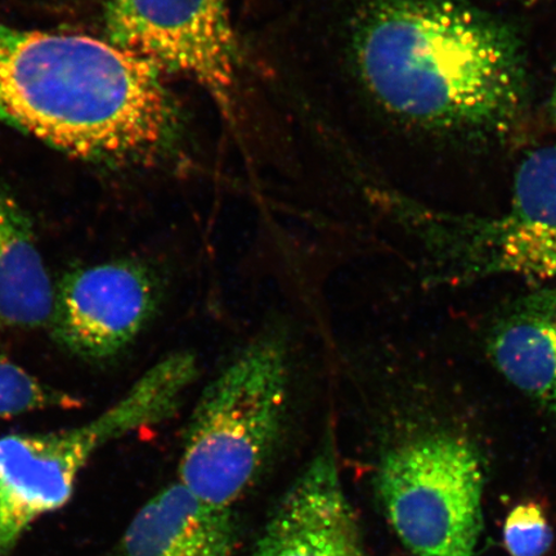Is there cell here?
Here are the masks:
<instances>
[{
    "label": "cell",
    "instance_id": "obj_12",
    "mask_svg": "<svg viewBox=\"0 0 556 556\" xmlns=\"http://www.w3.org/2000/svg\"><path fill=\"white\" fill-rule=\"evenodd\" d=\"M81 401L35 378L0 353V419L51 408H75Z\"/></svg>",
    "mask_w": 556,
    "mask_h": 556
},
{
    "label": "cell",
    "instance_id": "obj_1",
    "mask_svg": "<svg viewBox=\"0 0 556 556\" xmlns=\"http://www.w3.org/2000/svg\"><path fill=\"white\" fill-rule=\"evenodd\" d=\"M353 51L374 100L416 128L486 138L506 135L525 113L523 45L468 0H370Z\"/></svg>",
    "mask_w": 556,
    "mask_h": 556
},
{
    "label": "cell",
    "instance_id": "obj_3",
    "mask_svg": "<svg viewBox=\"0 0 556 556\" xmlns=\"http://www.w3.org/2000/svg\"><path fill=\"white\" fill-rule=\"evenodd\" d=\"M290 401L287 340L264 333L201 393L187 426L178 482L204 503L231 509L273 456Z\"/></svg>",
    "mask_w": 556,
    "mask_h": 556
},
{
    "label": "cell",
    "instance_id": "obj_15",
    "mask_svg": "<svg viewBox=\"0 0 556 556\" xmlns=\"http://www.w3.org/2000/svg\"><path fill=\"white\" fill-rule=\"evenodd\" d=\"M525 2H536V0H525Z\"/></svg>",
    "mask_w": 556,
    "mask_h": 556
},
{
    "label": "cell",
    "instance_id": "obj_8",
    "mask_svg": "<svg viewBox=\"0 0 556 556\" xmlns=\"http://www.w3.org/2000/svg\"><path fill=\"white\" fill-rule=\"evenodd\" d=\"M252 556H368L340 481L332 434L291 484Z\"/></svg>",
    "mask_w": 556,
    "mask_h": 556
},
{
    "label": "cell",
    "instance_id": "obj_14",
    "mask_svg": "<svg viewBox=\"0 0 556 556\" xmlns=\"http://www.w3.org/2000/svg\"><path fill=\"white\" fill-rule=\"evenodd\" d=\"M551 110H552V115L554 117V121L556 123V83H555V88H554V92H553V97H552Z\"/></svg>",
    "mask_w": 556,
    "mask_h": 556
},
{
    "label": "cell",
    "instance_id": "obj_7",
    "mask_svg": "<svg viewBox=\"0 0 556 556\" xmlns=\"http://www.w3.org/2000/svg\"><path fill=\"white\" fill-rule=\"evenodd\" d=\"M460 225V253L472 270L556 278V146L534 150L521 162L509 212Z\"/></svg>",
    "mask_w": 556,
    "mask_h": 556
},
{
    "label": "cell",
    "instance_id": "obj_10",
    "mask_svg": "<svg viewBox=\"0 0 556 556\" xmlns=\"http://www.w3.org/2000/svg\"><path fill=\"white\" fill-rule=\"evenodd\" d=\"M489 352L511 386L556 413V287L514 303L493 326Z\"/></svg>",
    "mask_w": 556,
    "mask_h": 556
},
{
    "label": "cell",
    "instance_id": "obj_5",
    "mask_svg": "<svg viewBox=\"0 0 556 556\" xmlns=\"http://www.w3.org/2000/svg\"><path fill=\"white\" fill-rule=\"evenodd\" d=\"M111 43L138 55L160 73L187 76L231 111L238 48L228 0H108Z\"/></svg>",
    "mask_w": 556,
    "mask_h": 556
},
{
    "label": "cell",
    "instance_id": "obj_4",
    "mask_svg": "<svg viewBox=\"0 0 556 556\" xmlns=\"http://www.w3.org/2000/svg\"><path fill=\"white\" fill-rule=\"evenodd\" d=\"M377 485L393 530L415 556H475L483 470L467 440L433 433L399 444L381 458Z\"/></svg>",
    "mask_w": 556,
    "mask_h": 556
},
{
    "label": "cell",
    "instance_id": "obj_6",
    "mask_svg": "<svg viewBox=\"0 0 556 556\" xmlns=\"http://www.w3.org/2000/svg\"><path fill=\"white\" fill-rule=\"evenodd\" d=\"M159 299L156 278L142 263L83 267L55 285L48 329L75 356L106 359L135 342L154 316Z\"/></svg>",
    "mask_w": 556,
    "mask_h": 556
},
{
    "label": "cell",
    "instance_id": "obj_9",
    "mask_svg": "<svg viewBox=\"0 0 556 556\" xmlns=\"http://www.w3.org/2000/svg\"><path fill=\"white\" fill-rule=\"evenodd\" d=\"M233 546L231 509L208 505L177 482L139 509L116 556H232Z\"/></svg>",
    "mask_w": 556,
    "mask_h": 556
},
{
    "label": "cell",
    "instance_id": "obj_13",
    "mask_svg": "<svg viewBox=\"0 0 556 556\" xmlns=\"http://www.w3.org/2000/svg\"><path fill=\"white\" fill-rule=\"evenodd\" d=\"M504 540L511 556H544L552 546L553 532L538 504H520L505 521Z\"/></svg>",
    "mask_w": 556,
    "mask_h": 556
},
{
    "label": "cell",
    "instance_id": "obj_2",
    "mask_svg": "<svg viewBox=\"0 0 556 556\" xmlns=\"http://www.w3.org/2000/svg\"><path fill=\"white\" fill-rule=\"evenodd\" d=\"M0 122L83 162L166 148L176 111L162 73L109 40L0 24Z\"/></svg>",
    "mask_w": 556,
    "mask_h": 556
},
{
    "label": "cell",
    "instance_id": "obj_11",
    "mask_svg": "<svg viewBox=\"0 0 556 556\" xmlns=\"http://www.w3.org/2000/svg\"><path fill=\"white\" fill-rule=\"evenodd\" d=\"M55 285L17 201L0 189V325L33 330L51 323Z\"/></svg>",
    "mask_w": 556,
    "mask_h": 556
}]
</instances>
